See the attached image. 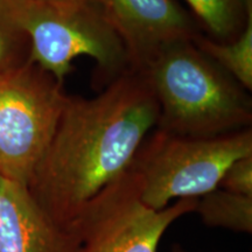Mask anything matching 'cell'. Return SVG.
<instances>
[{
  "label": "cell",
  "instance_id": "cell-1",
  "mask_svg": "<svg viewBox=\"0 0 252 252\" xmlns=\"http://www.w3.org/2000/svg\"><path fill=\"white\" fill-rule=\"evenodd\" d=\"M159 106L143 72L128 70L93 98L68 96L55 133L27 188L69 229L84 206L130 168L156 128Z\"/></svg>",
  "mask_w": 252,
  "mask_h": 252
},
{
  "label": "cell",
  "instance_id": "cell-2",
  "mask_svg": "<svg viewBox=\"0 0 252 252\" xmlns=\"http://www.w3.org/2000/svg\"><path fill=\"white\" fill-rule=\"evenodd\" d=\"M140 72L159 106L158 130L178 137L215 138L251 127L248 90L193 41L166 47Z\"/></svg>",
  "mask_w": 252,
  "mask_h": 252
},
{
  "label": "cell",
  "instance_id": "cell-3",
  "mask_svg": "<svg viewBox=\"0 0 252 252\" xmlns=\"http://www.w3.org/2000/svg\"><path fill=\"white\" fill-rule=\"evenodd\" d=\"M0 5L30 41V62L49 72L61 86L78 56L96 63L94 81L98 87H106L131 70L121 39L94 0L67 4L0 0Z\"/></svg>",
  "mask_w": 252,
  "mask_h": 252
},
{
  "label": "cell",
  "instance_id": "cell-4",
  "mask_svg": "<svg viewBox=\"0 0 252 252\" xmlns=\"http://www.w3.org/2000/svg\"><path fill=\"white\" fill-rule=\"evenodd\" d=\"M247 156H252L251 127L215 138L178 137L154 128L130 169L139 180L141 201L161 210L175 198H198L219 188L228 167Z\"/></svg>",
  "mask_w": 252,
  "mask_h": 252
},
{
  "label": "cell",
  "instance_id": "cell-5",
  "mask_svg": "<svg viewBox=\"0 0 252 252\" xmlns=\"http://www.w3.org/2000/svg\"><path fill=\"white\" fill-rule=\"evenodd\" d=\"M67 98L63 86L32 62L0 76V176L27 186Z\"/></svg>",
  "mask_w": 252,
  "mask_h": 252
},
{
  "label": "cell",
  "instance_id": "cell-6",
  "mask_svg": "<svg viewBox=\"0 0 252 252\" xmlns=\"http://www.w3.org/2000/svg\"><path fill=\"white\" fill-rule=\"evenodd\" d=\"M197 198H181L161 210L141 201L138 176L130 168L84 206L69 228L80 236L78 252H158L174 220L191 213Z\"/></svg>",
  "mask_w": 252,
  "mask_h": 252
},
{
  "label": "cell",
  "instance_id": "cell-7",
  "mask_svg": "<svg viewBox=\"0 0 252 252\" xmlns=\"http://www.w3.org/2000/svg\"><path fill=\"white\" fill-rule=\"evenodd\" d=\"M127 54L131 70L141 71L166 47L193 41L200 32L175 0H94Z\"/></svg>",
  "mask_w": 252,
  "mask_h": 252
},
{
  "label": "cell",
  "instance_id": "cell-8",
  "mask_svg": "<svg viewBox=\"0 0 252 252\" xmlns=\"http://www.w3.org/2000/svg\"><path fill=\"white\" fill-rule=\"evenodd\" d=\"M80 236L53 220L27 186L0 176V252H78Z\"/></svg>",
  "mask_w": 252,
  "mask_h": 252
},
{
  "label": "cell",
  "instance_id": "cell-9",
  "mask_svg": "<svg viewBox=\"0 0 252 252\" xmlns=\"http://www.w3.org/2000/svg\"><path fill=\"white\" fill-rule=\"evenodd\" d=\"M193 42L245 90H252V9L249 12L243 31L235 40L217 42L198 33Z\"/></svg>",
  "mask_w": 252,
  "mask_h": 252
},
{
  "label": "cell",
  "instance_id": "cell-10",
  "mask_svg": "<svg viewBox=\"0 0 252 252\" xmlns=\"http://www.w3.org/2000/svg\"><path fill=\"white\" fill-rule=\"evenodd\" d=\"M194 212L204 224L236 232H252V196L216 188L197 198Z\"/></svg>",
  "mask_w": 252,
  "mask_h": 252
},
{
  "label": "cell",
  "instance_id": "cell-11",
  "mask_svg": "<svg viewBox=\"0 0 252 252\" xmlns=\"http://www.w3.org/2000/svg\"><path fill=\"white\" fill-rule=\"evenodd\" d=\"M207 31L217 42L238 37L252 9V0H186Z\"/></svg>",
  "mask_w": 252,
  "mask_h": 252
},
{
  "label": "cell",
  "instance_id": "cell-12",
  "mask_svg": "<svg viewBox=\"0 0 252 252\" xmlns=\"http://www.w3.org/2000/svg\"><path fill=\"white\" fill-rule=\"evenodd\" d=\"M30 56L27 36L0 5V76L27 64Z\"/></svg>",
  "mask_w": 252,
  "mask_h": 252
},
{
  "label": "cell",
  "instance_id": "cell-13",
  "mask_svg": "<svg viewBox=\"0 0 252 252\" xmlns=\"http://www.w3.org/2000/svg\"><path fill=\"white\" fill-rule=\"evenodd\" d=\"M219 188L230 193L252 196V156L235 160L223 174Z\"/></svg>",
  "mask_w": 252,
  "mask_h": 252
},
{
  "label": "cell",
  "instance_id": "cell-14",
  "mask_svg": "<svg viewBox=\"0 0 252 252\" xmlns=\"http://www.w3.org/2000/svg\"><path fill=\"white\" fill-rule=\"evenodd\" d=\"M41 1L53 2V4H67V2H74L78 1V0H41Z\"/></svg>",
  "mask_w": 252,
  "mask_h": 252
},
{
  "label": "cell",
  "instance_id": "cell-15",
  "mask_svg": "<svg viewBox=\"0 0 252 252\" xmlns=\"http://www.w3.org/2000/svg\"><path fill=\"white\" fill-rule=\"evenodd\" d=\"M173 252H185V251H181V250H180V251H173Z\"/></svg>",
  "mask_w": 252,
  "mask_h": 252
}]
</instances>
